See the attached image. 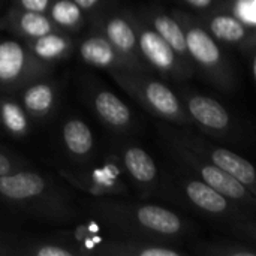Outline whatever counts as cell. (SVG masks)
I'll return each instance as SVG.
<instances>
[{
	"label": "cell",
	"instance_id": "cell-1",
	"mask_svg": "<svg viewBox=\"0 0 256 256\" xmlns=\"http://www.w3.org/2000/svg\"><path fill=\"white\" fill-rule=\"evenodd\" d=\"M84 210L110 236L116 237L182 244L195 234V226L188 218L172 208L144 200L93 198L84 204Z\"/></svg>",
	"mask_w": 256,
	"mask_h": 256
},
{
	"label": "cell",
	"instance_id": "cell-2",
	"mask_svg": "<svg viewBox=\"0 0 256 256\" xmlns=\"http://www.w3.org/2000/svg\"><path fill=\"white\" fill-rule=\"evenodd\" d=\"M160 198L228 228L237 240L256 244L255 212L246 210L177 164L176 168L162 174Z\"/></svg>",
	"mask_w": 256,
	"mask_h": 256
},
{
	"label": "cell",
	"instance_id": "cell-3",
	"mask_svg": "<svg viewBox=\"0 0 256 256\" xmlns=\"http://www.w3.org/2000/svg\"><path fill=\"white\" fill-rule=\"evenodd\" d=\"M0 202L48 224H70L78 218L64 186L33 166L0 176Z\"/></svg>",
	"mask_w": 256,
	"mask_h": 256
},
{
	"label": "cell",
	"instance_id": "cell-4",
	"mask_svg": "<svg viewBox=\"0 0 256 256\" xmlns=\"http://www.w3.org/2000/svg\"><path fill=\"white\" fill-rule=\"evenodd\" d=\"M171 14L183 27L188 54L195 69L220 92H236L238 87L237 66L225 46L204 28L194 12L176 8Z\"/></svg>",
	"mask_w": 256,
	"mask_h": 256
},
{
	"label": "cell",
	"instance_id": "cell-5",
	"mask_svg": "<svg viewBox=\"0 0 256 256\" xmlns=\"http://www.w3.org/2000/svg\"><path fill=\"white\" fill-rule=\"evenodd\" d=\"M108 74L112 76L117 86L148 114L178 128H194L178 94L162 80L153 76L150 72L124 69H114Z\"/></svg>",
	"mask_w": 256,
	"mask_h": 256
},
{
	"label": "cell",
	"instance_id": "cell-6",
	"mask_svg": "<svg viewBox=\"0 0 256 256\" xmlns=\"http://www.w3.org/2000/svg\"><path fill=\"white\" fill-rule=\"evenodd\" d=\"M159 138L166 150V153L171 156V159L182 168H184L188 172L200 178L201 182L207 183L226 198L232 200L234 202L240 204L246 210L256 213V196L252 195L238 180H236L228 172L222 171L219 166L213 165L202 156L194 153L188 147H184L182 142H178L176 138H172L164 126L158 124Z\"/></svg>",
	"mask_w": 256,
	"mask_h": 256
},
{
	"label": "cell",
	"instance_id": "cell-7",
	"mask_svg": "<svg viewBox=\"0 0 256 256\" xmlns=\"http://www.w3.org/2000/svg\"><path fill=\"white\" fill-rule=\"evenodd\" d=\"M176 93L192 126H196L207 138L224 142H236L240 138L242 124L225 104L190 87H180Z\"/></svg>",
	"mask_w": 256,
	"mask_h": 256
},
{
	"label": "cell",
	"instance_id": "cell-8",
	"mask_svg": "<svg viewBox=\"0 0 256 256\" xmlns=\"http://www.w3.org/2000/svg\"><path fill=\"white\" fill-rule=\"evenodd\" d=\"M110 156L117 162L138 198L148 201L162 196V171L153 156L129 136H116Z\"/></svg>",
	"mask_w": 256,
	"mask_h": 256
},
{
	"label": "cell",
	"instance_id": "cell-9",
	"mask_svg": "<svg viewBox=\"0 0 256 256\" xmlns=\"http://www.w3.org/2000/svg\"><path fill=\"white\" fill-rule=\"evenodd\" d=\"M164 129L176 138L178 142H182L184 147L192 150L194 153L202 156L213 165L219 166L222 171L232 176L236 180H238L252 195L256 196V172L254 165L243 156L237 154L234 150L226 148L218 142L210 141L207 136L196 135L192 129L178 128L170 123H160Z\"/></svg>",
	"mask_w": 256,
	"mask_h": 256
},
{
	"label": "cell",
	"instance_id": "cell-10",
	"mask_svg": "<svg viewBox=\"0 0 256 256\" xmlns=\"http://www.w3.org/2000/svg\"><path fill=\"white\" fill-rule=\"evenodd\" d=\"M81 96L93 116L116 136H129L140 124L132 108L92 75L81 80Z\"/></svg>",
	"mask_w": 256,
	"mask_h": 256
},
{
	"label": "cell",
	"instance_id": "cell-11",
	"mask_svg": "<svg viewBox=\"0 0 256 256\" xmlns=\"http://www.w3.org/2000/svg\"><path fill=\"white\" fill-rule=\"evenodd\" d=\"M54 66L38 60L16 38H0V93L16 94L33 80L51 75Z\"/></svg>",
	"mask_w": 256,
	"mask_h": 256
},
{
	"label": "cell",
	"instance_id": "cell-12",
	"mask_svg": "<svg viewBox=\"0 0 256 256\" xmlns=\"http://www.w3.org/2000/svg\"><path fill=\"white\" fill-rule=\"evenodd\" d=\"M132 22L136 32L138 51L142 62L150 70L176 82L186 81L194 76L195 66L184 62L147 22H144L132 9Z\"/></svg>",
	"mask_w": 256,
	"mask_h": 256
},
{
	"label": "cell",
	"instance_id": "cell-13",
	"mask_svg": "<svg viewBox=\"0 0 256 256\" xmlns=\"http://www.w3.org/2000/svg\"><path fill=\"white\" fill-rule=\"evenodd\" d=\"M88 27L98 28L104 36L129 60L138 64L144 72H150V68L142 62L138 51L136 32L132 22V9L123 6L120 2L110 6L106 10L88 20Z\"/></svg>",
	"mask_w": 256,
	"mask_h": 256
},
{
	"label": "cell",
	"instance_id": "cell-14",
	"mask_svg": "<svg viewBox=\"0 0 256 256\" xmlns=\"http://www.w3.org/2000/svg\"><path fill=\"white\" fill-rule=\"evenodd\" d=\"M58 176L92 198L126 196L129 194L128 182L116 160L102 166L87 165L75 170L58 168Z\"/></svg>",
	"mask_w": 256,
	"mask_h": 256
},
{
	"label": "cell",
	"instance_id": "cell-15",
	"mask_svg": "<svg viewBox=\"0 0 256 256\" xmlns=\"http://www.w3.org/2000/svg\"><path fill=\"white\" fill-rule=\"evenodd\" d=\"M204 28L224 46L236 48L243 56L256 50V27L244 24L224 8L195 14Z\"/></svg>",
	"mask_w": 256,
	"mask_h": 256
},
{
	"label": "cell",
	"instance_id": "cell-16",
	"mask_svg": "<svg viewBox=\"0 0 256 256\" xmlns=\"http://www.w3.org/2000/svg\"><path fill=\"white\" fill-rule=\"evenodd\" d=\"M75 51L78 52L80 58L93 68L104 69L106 72L114 69H124V70H136L144 72L138 64L123 56L105 36L102 32L93 27H86V33L76 39Z\"/></svg>",
	"mask_w": 256,
	"mask_h": 256
},
{
	"label": "cell",
	"instance_id": "cell-17",
	"mask_svg": "<svg viewBox=\"0 0 256 256\" xmlns=\"http://www.w3.org/2000/svg\"><path fill=\"white\" fill-rule=\"evenodd\" d=\"M58 140L63 153L75 168L94 162L98 146L92 128L76 114L66 116L58 128Z\"/></svg>",
	"mask_w": 256,
	"mask_h": 256
},
{
	"label": "cell",
	"instance_id": "cell-18",
	"mask_svg": "<svg viewBox=\"0 0 256 256\" xmlns=\"http://www.w3.org/2000/svg\"><path fill=\"white\" fill-rule=\"evenodd\" d=\"M62 88L63 81L54 78L51 74L26 84L16 93V98L33 123L38 124L50 120L57 111L62 98Z\"/></svg>",
	"mask_w": 256,
	"mask_h": 256
},
{
	"label": "cell",
	"instance_id": "cell-19",
	"mask_svg": "<svg viewBox=\"0 0 256 256\" xmlns=\"http://www.w3.org/2000/svg\"><path fill=\"white\" fill-rule=\"evenodd\" d=\"M134 10L165 42H168V45L184 62L192 64L189 54H188V48H186V39H184L183 27L180 26V22L177 21V18L171 12H168L165 8H162L160 4H156V3L154 4H142Z\"/></svg>",
	"mask_w": 256,
	"mask_h": 256
},
{
	"label": "cell",
	"instance_id": "cell-20",
	"mask_svg": "<svg viewBox=\"0 0 256 256\" xmlns=\"http://www.w3.org/2000/svg\"><path fill=\"white\" fill-rule=\"evenodd\" d=\"M0 30L20 40H30L50 32H56L57 27L46 16V14L8 6L0 15Z\"/></svg>",
	"mask_w": 256,
	"mask_h": 256
},
{
	"label": "cell",
	"instance_id": "cell-21",
	"mask_svg": "<svg viewBox=\"0 0 256 256\" xmlns=\"http://www.w3.org/2000/svg\"><path fill=\"white\" fill-rule=\"evenodd\" d=\"M14 256H81L76 244L62 231L56 236H16Z\"/></svg>",
	"mask_w": 256,
	"mask_h": 256
},
{
	"label": "cell",
	"instance_id": "cell-22",
	"mask_svg": "<svg viewBox=\"0 0 256 256\" xmlns=\"http://www.w3.org/2000/svg\"><path fill=\"white\" fill-rule=\"evenodd\" d=\"M27 48L32 51V54L51 66H56L57 63L68 60L69 57L74 56L75 52V44L76 39L75 36L56 30L50 32L46 34H42L39 38L30 39V40H22Z\"/></svg>",
	"mask_w": 256,
	"mask_h": 256
},
{
	"label": "cell",
	"instance_id": "cell-23",
	"mask_svg": "<svg viewBox=\"0 0 256 256\" xmlns=\"http://www.w3.org/2000/svg\"><path fill=\"white\" fill-rule=\"evenodd\" d=\"M0 128L14 140H26L34 128L16 94L0 93Z\"/></svg>",
	"mask_w": 256,
	"mask_h": 256
},
{
	"label": "cell",
	"instance_id": "cell-24",
	"mask_svg": "<svg viewBox=\"0 0 256 256\" xmlns=\"http://www.w3.org/2000/svg\"><path fill=\"white\" fill-rule=\"evenodd\" d=\"M46 16L57 30L72 36L81 34L88 24L86 12L74 0H52L46 10Z\"/></svg>",
	"mask_w": 256,
	"mask_h": 256
},
{
	"label": "cell",
	"instance_id": "cell-25",
	"mask_svg": "<svg viewBox=\"0 0 256 256\" xmlns=\"http://www.w3.org/2000/svg\"><path fill=\"white\" fill-rule=\"evenodd\" d=\"M188 250L190 255L196 256H256L254 244L244 243L234 237L194 242L189 244Z\"/></svg>",
	"mask_w": 256,
	"mask_h": 256
},
{
	"label": "cell",
	"instance_id": "cell-26",
	"mask_svg": "<svg viewBox=\"0 0 256 256\" xmlns=\"http://www.w3.org/2000/svg\"><path fill=\"white\" fill-rule=\"evenodd\" d=\"M33 164L18 153L0 147V176L12 174L26 168H32Z\"/></svg>",
	"mask_w": 256,
	"mask_h": 256
},
{
	"label": "cell",
	"instance_id": "cell-27",
	"mask_svg": "<svg viewBox=\"0 0 256 256\" xmlns=\"http://www.w3.org/2000/svg\"><path fill=\"white\" fill-rule=\"evenodd\" d=\"M87 15V20L98 16L104 10H106L110 6L116 4L118 0H74Z\"/></svg>",
	"mask_w": 256,
	"mask_h": 256
},
{
	"label": "cell",
	"instance_id": "cell-28",
	"mask_svg": "<svg viewBox=\"0 0 256 256\" xmlns=\"http://www.w3.org/2000/svg\"><path fill=\"white\" fill-rule=\"evenodd\" d=\"M176 2L192 9L194 14H202V12H208V10L222 8L225 0H176Z\"/></svg>",
	"mask_w": 256,
	"mask_h": 256
},
{
	"label": "cell",
	"instance_id": "cell-29",
	"mask_svg": "<svg viewBox=\"0 0 256 256\" xmlns=\"http://www.w3.org/2000/svg\"><path fill=\"white\" fill-rule=\"evenodd\" d=\"M8 2L9 6L24 10H32V12H40V14H46L50 4L52 3V0H8Z\"/></svg>",
	"mask_w": 256,
	"mask_h": 256
},
{
	"label": "cell",
	"instance_id": "cell-30",
	"mask_svg": "<svg viewBox=\"0 0 256 256\" xmlns=\"http://www.w3.org/2000/svg\"><path fill=\"white\" fill-rule=\"evenodd\" d=\"M16 236L0 232V256H14V242Z\"/></svg>",
	"mask_w": 256,
	"mask_h": 256
},
{
	"label": "cell",
	"instance_id": "cell-31",
	"mask_svg": "<svg viewBox=\"0 0 256 256\" xmlns=\"http://www.w3.org/2000/svg\"><path fill=\"white\" fill-rule=\"evenodd\" d=\"M6 2H8V0H0V10L4 8V3H6Z\"/></svg>",
	"mask_w": 256,
	"mask_h": 256
}]
</instances>
